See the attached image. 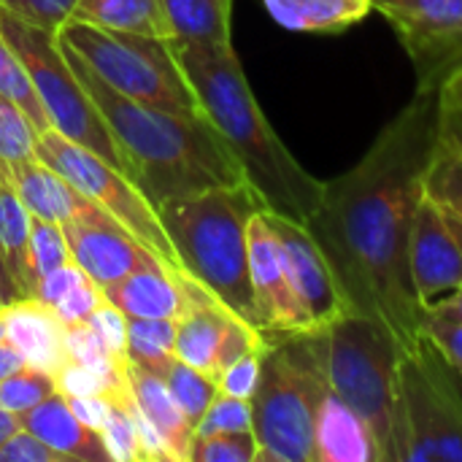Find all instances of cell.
I'll list each match as a JSON object with an SVG mask.
<instances>
[{"mask_svg":"<svg viewBox=\"0 0 462 462\" xmlns=\"http://www.w3.org/2000/svg\"><path fill=\"white\" fill-rule=\"evenodd\" d=\"M0 265H3V263H0Z\"/></svg>","mask_w":462,"mask_h":462,"instance_id":"obj_53","label":"cell"},{"mask_svg":"<svg viewBox=\"0 0 462 462\" xmlns=\"http://www.w3.org/2000/svg\"><path fill=\"white\" fill-rule=\"evenodd\" d=\"M70 19L165 41L171 35L162 0H79Z\"/></svg>","mask_w":462,"mask_h":462,"instance_id":"obj_26","label":"cell"},{"mask_svg":"<svg viewBox=\"0 0 462 462\" xmlns=\"http://www.w3.org/2000/svg\"><path fill=\"white\" fill-rule=\"evenodd\" d=\"M103 290L92 282V279H84V282H79L76 287H70L54 306H51V311H54V317L68 328V325H79V322H87L92 314H95V309L103 303Z\"/></svg>","mask_w":462,"mask_h":462,"instance_id":"obj_41","label":"cell"},{"mask_svg":"<svg viewBox=\"0 0 462 462\" xmlns=\"http://www.w3.org/2000/svg\"><path fill=\"white\" fill-rule=\"evenodd\" d=\"M200 290L203 284L187 276L184 271L173 273L165 265H149L114 282L103 290V295L125 317L179 319L195 303Z\"/></svg>","mask_w":462,"mask_h":462,"instance_id":"obj_16","label":"cell"},{"mask_svg":"<svg viewBox=\"0 0 462 462\" xmlns=\"http://www.w3.org/2000/svg\"><path fill=\"white\" fill-rule=\"evenodd\" d=\"M35 127L24 111L0 95V179H8V165L35 157Z\"/></svg>","mask_w":462,"mask_h":462,"instance_id":"obj_31","label":"cell"},{"mask_svg":"<svg viewBox=\"0 0 462 462\" xmlns=\"http://www.w3.org/2000/svg\"><path fill=\"white\" fill-rule=\"evenodd\" d=\"M168 41L198 46H230L233 0H162Z\"/></svg>","mask_w":462,"mask_h":462,"instance_id":"obj_24","label":"cell"},{"mask_svg":"<svg viewBox=\"0 0 462 462\" xmlns=\"http://www.w3.org/2000/svg\"><path fill=\"white\" fill-rule=\"evenodd\" d=\"M16 428H19V420H16L14 414H8L5 409H0V447H3V441H5Z\"/></svg>","mask_w":462,"mask_h":462,"instance_id":"obj_50","label":"cell"},{"mask_svg":"<svg viewBox=\"0 0 462 462\" xmlns=\"http://www.w3.org/2000/svg\"><path fill=\"white\" fill-rule=\"evenodd\" d=\"M409 271L420 303L428 309L462 284V249L447 222L444 208L433 198H422L411 236Z\"/></svg>","mask_w":462,"mask_h":462,"instance_id":"obj_15","label":"cell"},{"mask_svg":"<svg viewBox=\"0 0 462 462\" xmlns=\"http://www.w3.org/2000/svg\"><path fill=\"white\" fill-rule=\"evenodd\" d=\"M311 333L325 382L368 425L379 460L403 462L398 338L382 322L352 311Z\"/></svg>","mask_w":462,"mask_h":462,"instance_id":"obj_5","label":"cell"},{"mask_svg":"<svg viewBox=\"0 0 462 462\" xmlns=\"http://www.w3.org/2000/svg\"><path fill=\"white\" fill-rule=\"evenodd\" d=\"M5 338V322H3V309H0V341Z\"/></svg>","mask_w":462,"mask_h":462,"instance_id":"obj_52","label":"cell"},{"mask_svg":"<svg viewBox=\"0 0 462 462\" xmlns=\"http://www.w3.org/2000/svg\"><path fill=\"white\" fill-rule=\"evenodd\" d=\"M3 322L5 338L24 355L27 365L57 374L68 360L65 325L35 298H22L11 306H3Z\"/></svg>","mask_w":462,"mask_h":462,"instance_id":"obj_18","label":"cell"},{"mask_svg":"<svg viewBox=\"0 0 462 462\" xmlns=\"http://www.w3.org/2000/svg\"><path fill=\"white\" fill-rule=\"evenodd\" d=\"M30 263H32V282L35 284L43 276H49L51 271L73 263L70 246H68L65 233L57 222L41 219V217L30 219Z\"/></svg>","mask_w":462,"mask_h":462,"instance_id":"obj_33","label":"cell"},{"mask_svg":"<svg viewBox=\"0 0 462 462\" xmlns=\"http://www.w3.org/2000/svg\"><path fill=\"white\" fill-rule=\"evenodd\" d=\"M425 195L433 198L441 208L462 217V154L436 146L425 176Z\"/></svg>","mask_w":462,"mask_h":462,"instance_id":"obj_34","label":"cell"},{"mask_svg":"<svg viewBox=\"0 0 462 462\" xmlns=\"http://www.w3.org/2000/svg\"><path fill=\"white\" fill-rule=\"evenodd\" d=\"M439 87L417 81L411 100L379 130L368 152L325 181L322 203L306 225L344 309L382 322L401 349L422 338L425 306L411 284L409 236L439 146Z\"/></svg>","mask_w":462,"mask_h":462,"instance_id":"obj_1","label":"cell"},{"mask_svg":"<svg viewBox=\"0 0 462 462\" xmlns=\"http://www.w3.org/2000/svg\"><path fill=\"white\" fill-rule=\"evenodd\" d=\"M35 157L46 162L51 171H57L97 208H103L114 222L130 230L168 271L173 273L181 271V263L160 222L157 208L122 171H116L95 152L73 143L54 127H49L35 138Z\"/></svg>","mask_w":462,"mask_h":462,"instance_id":"obj_10","label":"cell"},{"mask_svg":"<svg viewBox=\"0 0 462 462\" xmlns=\"http://www.w3.org/2000/svg\"><path fill=\"white\" fill-rule=\"evenodd\" d=\"M265 214H268L271 227L279 236L290 287H292L311 330L325 328L346 309H344V300L338 295L336 279L330 273V265H328L319 244L314 241V236L309 233L306 225L287 219L282 214H273L268 208H265Z\"/></svg>","mask_w":462,"mask_h":462,"instance_id":"obj_14","label":"cell"},{"mask_svg":"<svg viewBox=\"0 0 462 462\" xmlns=\"http://www.w3.org/2000/svg\"><path fill=\"white\" fill-rule=\"evenodd\" d=\"M65 401L84 425H89L92 430L100 433V428H103V422L108 417V401L103 395H76V398L65 395Z\"/></svg>","mask_w":462,"mask_h":462,"instance_id":"obj_46","label":"cell"},{"mask_svg":"<svg viewBox=\"0 0 462 462\" xmlns=\"http://www.w3.org/2000/svg\"><path fill=\"white\" fill-rule=\"evenodd\" d=\"M406 49L417 81L441 84L462 65V0H374Z\"/></svg>","mask_w":462,"mask_h":462,"instance_id":"obj_11","label":"cell"},{"mask_svg":"<svg viewBox=\"0 0 462 462\" xmlns=\"http://www.w3.org/2000/svg\"><path fill=\"white\" fill-rule=\"evenodd\" d=\"M236 314L225 309L206 287L195 298V303L176 319V349L173 357L181 363L208 374L217 379V355L222 346V336Z\"/></svg>","mask_w":462,"mask_h":462,"instance_id":"obj_22","label":"cell"},{"mask_svg":"<svg viewBox=\"0 0 462 462\" xmlns=\"http://www.w3.org/2000/svg\"><path fill=\"white\" fill-rule=\"evenodd\" d=\"M0 95L8 97L11 103H16L24 116L32 122L35 133H46L51 127L49 122V114L35 92V84L22 62V57L14 51V46L5 41V35L0 32Z\"/></svg>","mask_w":462,"mask_h":462,"instance_id":"obj_30","label":"cell"},{"mask_svg":"<svg viewBox=\"0 0 462 462\" xmlns=\"http://www.w3.org/2000/svg\"><path fill=\"white\" fill-rule=\"evenodd\" d=\"M444 214H447V222H449V227H452V233H455V238H457V244H460L462 249V217L447 211V208H444Z\"/></svg>","mask_w":462,"mask_h":462,"instance_id":"obj_51","label":"cell"},{"mask_svg":"<svg viewBox=\"0 0 462 462\" xmlns=\"http://www.w3.org/2000/svg\"><path fill=\"white\" fill-rule=\"evenodd\" d=\"M16 420L19 428L30 430L32 436H38L57 452L68 455L73 462H111L103 436L73 414L62 393L49 395Z\"/></svg>","mask_w":462,"mask_h":462,"instance_id":"obj_17","label":"cell"},{"mask_svg":"<svg viewBox=\"0 0 462 462\" xmlns=\"http://www.w3.org/2000/svg\"><path fill=\"white\" fill-rule=\"evenodd\" d=\"M54 393H57L54 374H49L43 368H35V365H24V368L14 371L8 379L0 382V409L19 417V414L30 411L32 406H38L41 401H46L49 395H54Z\"/></svg>","mask_w":462,"mask_h":462,"instance_id":"obj_32","label":"cell"},{"mask_svg":"<svg viewBox=\"0 0 462 462\" xmlns=\"http://www.w3.org/2000/svg\"><path fill=\"white\" fill-rule=\"evenodd\" d=\"M0 462H73L24 428H16L0 447Z\"/></svg>","mask_w":462,"mask_h":462,"instance_id":"obj_43","label":"cell"},{"mask_svg":"<svg viewBox=\"0 0 462 462\" xmlns=\"http://www.w3.org/2000/svg\"><path fill=\"white\" fill-rule=\"evenodd\" d=\"M60 49L108 125L125 176L154 208L173 198L246 181L238 160L206 114L181 116L135 103L97 79L65 41H60Z\"/></svg>","mask_w":462,"mask_h":462,"instance_id":"obj_2","label":"cell"},{"mask_svg":"<svg viewBox=\"0 0 462 462\" xmlns=\"http://www.w3.org/2000/svg\"><path fill=\"white\" fill-rule=\"evenodd\" d=\"M187 462H257V439L252 430L195 436Z\"/></svg>","mask_w":462,"mask_h":462,"instance_id":"obj_35","label":"cell"},{"mask_svg":"<svg viewBox=\"0 0 462 462\" xmlns=\"http://www.w3.org/2000/svg\"><path fill=\"white\" fill-rule=\"evenodd\" d=\"M425 311H428V314H439V317H449V319L462 322V284L455 292H449L447 298H441V300H436L433 306H428Z\"/></svg>","mask_w":462,"mask_h":462,"instance_id":"obj_48","label":"cell"},{"mask_svg":"<svg viewBox=\"0 0 462 462\" xmlns=\"http://www.w3.org/2000/svg\"><path fill=\"white\" fill-rule=\"evenodd\" d=\"M76 3L79 0H0V8L32 27L57 35V30L73 16Z\"/></svg>","mask_w":462,"mask_h":462,"instance_id":"obj_39","label":"cell"},{"mask_svg":"<svg viewBox=\"0 0 462 462\" xmlns=\"http://www.w3.org/2000/svg\"><path fill=\"white\" fill-rule=\"evenodd\" d=\"M263 349H265V341H263L260 346H254L252 352H246L244 357H238V360L219 376V393L249 401V398L254 395V387H257V379H260Z\"/></svg>","mask_w":462,"mask_h":462,"instance_id":"obj_44","label":"cell"},{"mask_svg":"<svg viewBox=\"0 0 462 462\" xmlns=\"http://www.w3.org/2000/svg\"><path fill=\"white\" fill-rule=\"evenodd\" d=\"M27 365V360H24V355L8 341V338H3L0 341V382L3 379H8L14 371H19V368H24Z\"/></svg>","mask_w":462,"mask_h":462,"instance_id":"obj_47","label":"cell"},{"mask_svg":"<svg viewBox=\"0 0 462 462\" xmlns=\"http://www.w3.org/2000/svg\"><path fill=\"white\" fill-rule=\"evenodd\" d=\"M403 462H462V382L422 333L401 352Z\"/></svg>","mask_w":462,"mask_h":462,"instance_id":"obj_9","label":"cell"},{"mask_svg":"<svg viewBox=\"0 0 462 462\" xmlns=\"http://www.w3.org/2000/svg\"><path fill=\"white\" fill-rule=\"evenodd\" d=\"M30 219L32 214L16 189L0 179V263L22 298H32V263H30Z\"/></svg>","mask_w":462,"mask_h":462,"instance_id":"obj_25","label":"cell"},{"mask_svg":"<svg viewBox=\"0 0 462 462\" xmlns=\"http://www.w3.org/2000/svg\"><path fill=\"white\" fill-rule=\"evenodd\" d=\"M252 430V403L244 398H233L219 393L211 406L206 409L203 420L195 428V436H208V433H244ZM254 433V430H252Z\"/></svg>","mask_w":462,"mask_h":462,"instance_id":"obj_37","label":"cell"},{"mask_svg":"<svg viewBox=\"0 0 462 462\" xmlns=\"http://www.w3.org/2000/svg\"><path fill=\"white\" fill-rule=\"evenodd\" d=\"M422 333L444 355V360L449 363V368L460 376L462 382V322L425 311Z\"/></svg>","mask_w":462,"mask_h":462,"instance_id":"obj_42","label":"cell"},{"mask_svg":"<svg viewBox=\"0 0 462 462\" xmlns=\"http://www.w3.org/2000/svg\"><path fill=\"white\" fill-rule=\"evenodd\" d=\"M57 379V393L76 398V395H108L116 384L127 382V371L125 376H106L95 368H87L76 360H65L60 365V371L54 374Z\"/></svg>","mask_w":462,"mask_h":462,"instance_id":"obj_38","label":"cell"},{"mask_svg":"<svg viewBox=\"0 0 462 462\" xmlns=\"http://www.w3.org/2000/svg\"><path fill=\"white\" fill-rule=\"evenodd\" d=\"M87 279V273L76 265V263H68V265H62V268H57V271H51L49 276H43L38 284H35V290H32V298L38 300V303H43V306H54L70 287H76L79 282H84Z\"/></svg>","mask_w":462,"mask_h":462,"instance_id":"obj_45","label":"cell"},{"mask_svg":"<svg viewBox=\"0 0 462 462\" xmlns=\"http://www.w3.org/2000/svg\"><path fill=\"white\" fill-rule=\"evenodd\" d=\"M314 462H382L368 425L330 390L328 382L317 409Z\"/></svg>","mask_w":462,"mask_h":462,"instance_id":"obj_19","label":"cell"},{"mask_svg":"<svg viewBox=\"0 0 462 462\" xmlns=\"http://www.w3.org/2000/svg\"><path fill=\"white\" fill-rule=\"evenodd\" d=\"M176 349V319H141L127 317V360L162 374L173 360Z\"/></svg>","mask_w":462,"mask_h":462,"instance_id":"obj_28","label":"cell"},{"mask_svg":"<svg viewBox=\"0 0 462 462\" xmlns=\"http://www.w3.org/2000/svg\"><path fill=\"white\" fill-rule=\"evenodd\" d=\"M57 38L119 95L168 114H203L165 38L106 30L76 19H68Z\"/></svg>","mask_w":462,"mask_h":462,"instance_id":"obj_7","label":"cell"},{"mask_svg":"<svg viewBox=\"0 0 462 462\" xmlns=\"http://www.w3.org/2000/svg\"><path fill=\"white\" fill-rule=\"evenodd\" d=\"M5 181L16 189V195L22 198V203L27 206L32 217L49 219L57 225H65L95 208L89 198H84L73 184H68L57 171H51L38 157L8 165Z\"/></svg>","mask_w":462,"mask_h":462,"instance_id":"obj_20","label":"cell"},{"mask_svg":"<svg viewBox=\"0 0 462 462\" xmlns=\"http://www.w3.org/2000/svg\"><path fill=\"white\" fill-rule=\"evenodd\" d=\"M260 208L265 206L246 181L173 198L157 208L181 271L257 330L246 233Z\"/></svg>","mask_w":462,"mask_h":462,"instance_id":"obj_4","label":"cell"},{"mask_svg":"<svg viewBox=\"0 0 462 462\" xmlns=\"http://www.w3.org/2000/svg\"><path fill=\"white\" fill-rule=\"evenodd\" d=\"M0 32L22 57L51 127L125 173L119 146L108 125L103 122L95 100L87 95L84 84L68 65L57 35L16 19L5 8H0Z\"/></svg>","mask_w":462,"mask_h":462,"instance_id":"obj_8","label":"cell"},{"mask_svg":"<svg viewBox=\"0 0 462 462\" xmlns=\"http://www.w3.org/2000/svg\"><path fill=\"white\" fill-rule=\"evenodd\" d=\"M16 300H22V292L16 290V284L11 282V276H8L5 268L0 265V309H3V306H11V303H16Z\"/></svg>","mask_w":462,"mask_h":462,"instance_id":"obj_49","label":"cell"},{"mask_svg":"<svg viewBox=\"0 0 462 462\" xmlns=\"http://www.w3.org/2000/svg\"><path fill=\"white\" fill-rule=\"evenodd\" d=\"M439 149L462 154V65L439 87Z\"/></svg>","mask_w":462,"mask_h":462,"instance_id":"obj_36","label":"cell"},{"mask_svg":"<svg viewBox=\"0 0 462 462\" xmlns=\"http://www.w3.org/2000/svg\"><path fill=\"white\" fill-rule=\"evenodd\" d=\"M127 382H130V390L141 414L146 417V422L154 428L162 447L168 449L171 462H187L189 444L195 439V428L171 398L162 376L135 363H127Z\"/></svg>","mask_w":462,"mask_h":462,"instance_id":"obj_21","label":"cell"},{"mask_svg":"<svg viewBox=\"0 0 462 462\" xmlns=\"http://www.w3.org/2000/svg\"><path fill=\"white\" fill-rule=\"evenodd\" d=\"M325 387L314 333L265 336L252 403L257 462H314V425Z\"/></svg>","mask_w":462,"mask_h":462,"instance_id":"obj_6","label":"cell"},{"mask_svg":"<svg viewBox=\"0 0 462 462\" xmlns=\"http://www.w3.org/2000/svg\"><path fill=\"white\" fill-rule=\"evenodd\" d=\"M249 279L254 309L260 317V330L265 336H287L311 330L284 268V254L276 230L268 222L265 208H260L249 222Z\"/></svg>","mask_w":462,"mask_h":462,"instance_id":"obj_12","label":"cell"},{"mask_svg":"<svg viewBox=\"0 0 462 462\" xmlns=\"http://www.w3.org/2000/svg\"><path fill=\"white\" fill-rule=\"evenodd\" d=\"M60 227L70 246L73 263L100 290L111 287L138 268L162 265L130 230H125L97 206L89 214L76 217Z\"/></svg>","mask_w":462,"mask_h":462,"instance_id":"obj_13","label":"cell"},{"mask_svg":"<svg viewBox=\"0 0 462 462\" xmlns=\"http://www.w3.org/2000/svg\"><path fill=\"white\" fill-rule=\"evenodd\" d=\"M87 325L95 330V336L100 338V344L114 360L127 363V317L114 303L103 298V303L87 319Z\"/></svg>","mask_w":462,"mask_h":462,"instance_id":"obj_40","label":"cell"},{"mask_svg":"<svg viewBox=\"0 0 462 462\" xmlns=\"http://www.w3.org/2000/svg\"><path fill=\"white\" fill-rule=\"evenodd\" d=\"M162 382L171 393V398L176 401V406L184 411V417L189 420L192 428H198V422L203 420L206 409L211 406V401L219 395V382L211 379L208 374L181 363L179 357H173L165 368H162Z\"/></svg>","mask_w":462,"mask_h":462,"instance_id":"obj_29","label":"cell"},{"mask_svg":"<svg viewBox=\"0 0 462 462\" xmlns=\"http://www.w3.org/2000/svg\"><path fill=\"white\" fill-rule=\"evenodd\" d=\"M268 14L292 32L338 35L374 11V0H263Z\"/></svg>","mask_w":462,"mask_h":462,"instance_id":"obj_23","label":"cell"},{"mask_svg":"<svg viewBox=\"0 0 462 462\" xmlns=\"http://www.w3.org/2000/svg\"><path fill=\"white\" fill-rule=\"evenodd\" d=\"M108 417L100 428L103 444L111 455V462H141V441H138V428H135V398L130 390V382L116 384L108 395Z\"/></svg>","mask_w":462,"mask_h":462,"instance_id":"obj_27","label":"cell"},{"mask_svg":"<svg viewBox=\"0 0 462 462\" xmlns=\"http://www.w3.org/2000/svg\"><path fill=\"white\" fill-rule=\"evenodd\" d=\"M203 114L230 146L246 184L273 214L309 225L322 203L325 181L309 173L263 114L244 65L230 46L168 41Z\"/></svg>","mask_w":462,"mask_h":462,"instance_id":"obj_3","label":"cell"}]
</instances>
